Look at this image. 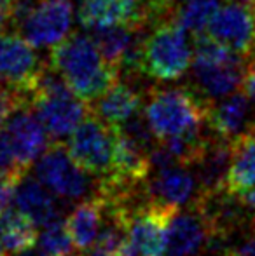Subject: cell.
<instances>
[{"instance_id": "cell-1", "label": "cell", "mask_w": 255, "mask_h": 256, "mask_svg": "<svg viewBox=\"0 0 255 256\" xmlns=\"http://www.w3.org/2000/svg\"><path fill=\"white\" fill-rule=\"evenodd\" d=\"M49 66L62 75L77 98L95 103L119 78V68L100 52L91 35L74 34L53 48Z\"/></svg>"}, {"instance_id": "cell-2", "label": "cell", "mask_w": 255, "mask_h": 256, "mask_svg": "<svg viewBox=\"0 0 255 256\" xmlns=\"http://www.w3.org/2000/svg\"><path fill=\"white\" fill-rule=\"evenodd\" d=\"M208 103L192 89H157L149 94L143 115L159 143L177 136L201 134L206 124Z\"/></svg>"}, {"instance_id": "cell-3", "label": "cell", "mask_w": 255, "mask_h": 256, "mask_svg": "<svg viewBox=\"0 0 255 256\" xmlns=\"http://www.w3.org/2000/svg\"><path fill=\"white\" fill-rule=\"evenodd\" d=\"M28 104L53 142L63 140L74 132V129L91 114L88 103L72 92L67 82L51 66L44 70L37 82V88L28 98Z\"/></svg>"}, {"instance_id": "cell-4", "label": "cell", "mask_w": 255, "mask_h": 256, "mask_svg": "<svg viewBox=\"0 0 255 256\" xmlns=\"http://www.w3.org/2000/svg\"><path fill=\"white\" fill-rule=\"evenodd\" d=\"M192 56L187 32L175 20L163 21L143 37L140 74L161 82L178 80L192 66Z\"/></svg>"}, {"instance_id": "cell-5", "label": "cell", "mask_w": 255, "mask_h": 256, "mask_svg": "<svg viewBox=\"0 0 255 256\" xmlns=\"http://www.w3.org/2000/svg\"><path fill=\"white\" fill-rule=\"evenodd\" d=\"M67 152L74 162L95 178H107L112 169L114 128L89 114L68 136Z\"/></svg>"}, {"instance_id": "cell-6", "label": "cell", "mask_w": 255, "mask_h": 256, "mask_svg": "<svg viewBox=\"0 0 255 256\" xmlns=\"http://www.w3.org/2000/svg\"><path fill=\"white\" fill-rule=\"evenodd\" d=\"M46 68L48 64L42 63L35 48L20 32L0 35V77L23 103H28Z\"/></svg>"}, {"instance_id": "cell-7", "label": "cell", "mask_w": 255, "mask_h": 256, "mask_svg": "<svg viewBox=\"0 0 255 256\" xmlns=\"http://www.w3.org/2000/svg\"><path fill=\"white\" fill-rule=\"evenodd\" d=\"M34 171L35 178L63 200L82 199L91 188L89 174L75 164L62 143L53 142L34 164Z\"/></svg>"}, {"instance_id": "cell-8", "label": "cell", "mask_w": 255, "mask_h": 256, "mask_svg": "<svg viewBox=\"0 0 255 256\" xmlns=\"http://www.w3.org/2000/svg\"><path fill=\"white\" fill-rule=\"evenodd\" d=\"M178 208L149 199L128 216V237L138 256H166L168 232Z\"/></svg>"}, {"instance_id": "cell-9", "label": "cell", "mask_w": 255, "mask_h": 256, "mask_svg": "<svg viewBox=\"0 0 255 256\" xmlns=\"http://www.w3.org/2000/svg\"><path fill=\"white\" fill-rule=\"evenodd\" d=\"M206 34L243 58L255 42V0H225L217 9Z\"/></svg>"}, {"instance_id": "cell-10", "label": "cell", "mask_w": 255, "mask_h": 256, "mask_svg": "<svg viewBox=\"0 0 255 256\" xmlns=\"http://www.w3.org/2000/svg\"><path fill=\"white\" fill-rule=\"evenodd\" d=\"M74 24L72 0H41L18 28L35 49L55 48L68 37Z\"/></svg>"}, {"instance_id": "cell-11", "label": "cell", "mask_w": 255, "mask_h": 256, "mask_svg": "<svg viewBox=\"0 0 255 256\" xmlns=\"http://www.w3.org/2000/svg\"><path fill=\"white\" fill-rule=\"evenodd\" d=\"M6 131L13 143L18 168L25 172H28V169L53 143L49 132L28 103H21L11 114L6 120Z\"/></svg>"}, {"instance_id": "cell-12", "label": "cell", "mask_w": 255, "mask_h": 256, "mask_svg": "<svg viewBox=\"0 0 255 256\" xmlns=\"http://www.w3.org/2000/svg\"><path fill=\"white\" fill-rule=\"evenodd\" d=\"M206 124L217 138L232 143L245 132L255 131V103L238 89L232 94L208 103Z\"/></svg>"}, {"instance_id": "cell-13", "label": "cell", "mask_w": 255, "mask_h": 256, "mask_svg": "<svg viewBox=\"0 0 255 256\" xmlns=\"http://www.w3.org/2000/svg\"><path fill=\"white\" fill-rule=\"evenodd\" d=\"M215 239L210 225L197 206L191 211H177L170 223L166 256H196Z\"/></svg>"}, {"instance_id": "cell-14", "label": "cell", "mask_w": 255, "mask_h": 256, "mask_svg": "<svg viewBox=\"0 0 255 256\" xmlns=\"http://www.w3.org/2000/svg\"><path fill=\"white\" fill-rule=\"evenodd\" d=\"M241 58L234 56L213 64H192L194 91L210 103L238 91L246 68Z\"/></svg>"}, {"instance_id": "cell-15", "label": "cell", "mask_w": 255, "mask_h": 256, "mask_svg": "<svg viewBox=\"0 0 255 256\" xmlns=\"http://www.w3.org/2000/svg\"><path fill=\"white\" fill-rule=\"evenodd\" d=\"M13 204L41 228L62 218V209L55 194L37 178L28 176V172L18 182Z\"/></svg>"}, {"instance_id": "cell-16", "label": "cell", "mask_w": 255, "mask_h": 256, "mask_svg": "<svg viewBox=\"0 0 255 256\" xmlns=\"http://www.w3.org/2000/svg\"><path fill=\"white\" fill-rule=\"evenodd\" d=\"M197 180L187 166H173L163 171H156L150 182L147 180L145 192L149 194V199L180 208L197 199Z\"/></svg>"}, {"instance_id": "cell-17", "label": "cell", "mask_w": 255, "mask_h": 256, "mask_svg": "<svg viewBox=\"0 0 255 256\" xmlns=\"http://www.w3.org/2000/svg\"><path fill=\"white\" fill-rule=\"evenodd\" d=\"M74 244L79 251H88L95 246L98 234L105 223V200L100 194L81 200L65 220Z\"/></svg>"}, {"instance_id": "cell-18", "label": "cell", "mask_w": 255, "mask_h": 256, "mask_svg": "<svg viewBox=\"0 0 255 256\" xmlns=\"http://www.w3.org/2000/svg\"><path fill=\"white\" fill-rule=\"evenodd\" d=\"M91 112L105 124L119 128L142 112V96L131 86L116 82L105 94L96 100Z\"/></svg>"}, {"instance_id": "cell-19", "label": "cell", "mask_w": 255, "mask_h": 256, "mask_svg": "<svg viewBox=\"0 0 255 256\" xmlns=\"http://www.w3.org/2000/svg\"><path fill=\"white\" fill-rule=\"evenodd\" d=\"M255 185V131L245 132L232 142L227 192L241 196Z\"/></svg>"}, {"instance_id": "cell-20", "label": "cell", "mask_w": 255, "mask_h": 256, "mask_svg": "<svg viewBox=\"0 0 255 256\" xmlns=\"http://www.w3.org/2000/svg\"><path fill=\"white\" fill-rule=\"evenodd\" d=\"M37 237V225L16 208H7L0 212V242L7 254H16L34 248Z\"/></svg>"}, {"instance_id": "cell-21", "label": "cell", "mask_w": 255, "mask_h": 256, "mask_svg": "<svg viewBox=\"0 0 255 256\" xmlns=\"http://www.w3.org/2000/svg\"><path fill=\"white\" fill-rule=\"evenodd\" d=\"M138 32L135 28L128 26H109V28H98V30H93V40L98 46L100 52L103 54L109 63L116 64L117 68L121 66L124 56L129 51L131 44L135 42ZM121 70V68H119Z\"/></svg>"}, {"instance_id": "cell-22", "label": "cell", "mask_w": 255, "mask_h": 256, "mask_svg": "<svg viewBox=\"0 0 255 256\" xmlns=\"http://www.w3.org/2000/svg\"><path fill=\"white\" fill-rule=\"evenodd\" d=\"M218 7H220L218 0H185L173 12V20L187 34L199 35L206 32L208 24H210L211 18L215 16Z\"/></svg>"}, {"instance_id": "cell-23", "label": "cell", "mask_w": 255, "mask_h": 256, "mask_svg": "<svg viewBox=\"0 0 255 256\" xmlns=\"http://www.w3.org/2000/svg\"><path fill=\"white\" fill-rule=\"evenodd\" d=\"M37 244L39 250L48 256H68L75 248L67 222L62 218L42 226L41 236L37 237Z\"/></svg>"}, {"instance_id": "cell-24", "label": "cell", "mask_w": 255, "mask_h": 256, "mask_svg": "<svg viewBox=\"0 0 255 256\" xmlns=\"http://www.w3.org/2000/svg\"><path fill=\"white\" fill-rule=\"evenodd\" d=\"M25 174L23 172H0V212L6 211L7 208H11V204L14 202L18 182Z\"/></svg>"}, {"instance_id": "cell-25", "label": "cell", "mask_w": 255, "mask_h": 256, "mask_svg": "<svg viewBox=\"0 0 255 256\" xmlns=\"http://www.w3.org/2000/svg\"><path fill=\"white\" fill-rule=\"evenodd\" d=\"M0 172H23L18 168L13 143L6 129H0Z\"/></svg>"}, {"instance_id": "cell-26", "label": "cell", "mask_w": 255, "mask_h": 256, "mask_svg": "<svg viewBox=\"0 0 255 256\" xmlns=\"http://www.w3.org/2000/svg\"><path fill=\"white\" fill-rule=\"evenodd\" d=\"M23 103V100L16 94L11 88L4 89L0 86V126L6 124V120L11 117L14 110Z\"/></svg>"}, {"instance_id": "cell-27", "label": "cell", "mask_w": 255, "mask_h": 256, "mask_svg": "<svg viewBox=\"0 0 255 256\" xmlns=\"http://www.w3.org/2000/svg\"><path fill=\"white\" fill-rule=\"evenodd\" d=\"M241 89L246 94V98L252 103H255V61H250L245 68V75L241 80Z\"/></svg>"}, {"instance_id": "cell-28", "label": "cell", "mask_w": 255, "mask_h": 256, "mask_svg": "<svg viewBox=\"0 0 255 256\" xmlns=\"http://www.w3.org/2000/svg\"><path fill=\"white\" fill-rule=\"evenodd\" d=\"M229 256H255V237L239 244V248L229 251Z\"/></svg>"}, {"instance_id": "cell-29", "label": "cell", "mask_w": 255, "mask_h": 256, "mask_svg": "<svg viewBox=\"0 0 255 256\" xmlns=\"http://www.w3.org/2000/svg\"><path fill=\"white\" fill-rule=\"evenodd\" d=\"M238 197L241 199V202L245 204L246 208H250V209H253V211H255V185L250 190H246L245 194L238 196Z\"/></svg>"}, {"instance_id": "cell-30", "label": "cell", "mask_w": 255, "mask_h": 256, "mask_svg": "<svg viewBox=\"0 0 255 256\" xmlns=\"http://www.w3.org/2000/svg\"><path fill=\"white\" fill-rule=\"evenodd\" d=\"M7 24H9V10H7L6 6V7H0V35L4 34Z\"/></svg>"}, {"instance_id": "cell-31", "label": "cell", "mask_w": 255, "mask_h": 256, "mask_svg": "<svg viewBox=\"0 0 255 256\" xmlns=\"http://www.w3.org/2000/svg\"><path fill=\"white\" fill-rule=\"evenodd\" d=\"M84 256H117L116 253H110V251H105V250H100V248L93 246L91 250L84 251Z\"/></svg>"}, {"instance_id": "cell-32", "label": "cell", "mask_w": 255, "mask_h": 256, "mask_svg": "<svg viewBox=\"0 0 255 256\" xmlns=\"http://www.w3.org/2000/svg\"><path fill=\"white\" fill-rule=\"evenodd\" d=\"M11 256H48L46 253H42L41 250H34V248H30V250L27 251H21V253H16V254H11Z\"/></svg>"}, {"instance_id": "cell-33", "label": "cell", "mask_w": 255, "mask_h": 256, "mask_svg": "<svg viewBox=\"0 0 255 256\" xmlns=\"http://www.w3.org/2000/svg\"><path fill=\"white\" fill-rule=\"evenodd\" d=\"M161 2H163V4H166L168 7H171V9H173V7H175V4H177V2H180V0H161Z\"/></svg>"}, {"instance_id": "cell-34", "label": "cell", "mask_w": 255, "mask_h": 256, "mask_svg": "<svg viewBox=\"0 0 255 256\" xmlns=\"http://www.w3.org/2000/svg\"><path fill=\"white\" fill-rule=\"evenodd\" d=\"M0 256H7V251H6V250H4L2 242H0Z\"/></svg>"}, {"instance_id": "cell-35", "label": "cell", "mask_w": 255, "mask_h": 256, "mask_svg": "<svg viewBox=\"0 0 255 256\" xmlns=\"http://www.w3.org/2000/svg\"><path fill=\"white\" fill-rule=\"evenodd\" d=\"M250 56H253V61H255V42H253V48H252V54Z\"/></svg>"}, {"instance_id": "cell-36", "label": "cell", "mask_w": 255, "mask_h": 256, "mask_svg": "<svg viewBox=\"0 0 255 256\" xmlns=\"http://www.w3.org/2000/svg\"><path fill=\"white\" fill-rule=\"evenodd\" d=\"M7 4H6V0H0V7H6Z\"/></svg>"}, {"instance_id": "cell-37", "label": "cell", "mask_w": 255, "mask_h": 256, "mask_svg": "<svg viewBox=\"0 0 255 256\" xmlns=\"http://www.w3.org/2000/svg\"><path fill=\"white\" fill-rule=\"evenodd\" d=\"M14 2V0H6V4H7V6H9V4H13Z\"/></svg>"}, {"instance_id": "cell-38", "label": "cell", "mask_w": 255, "mask_h": 256, "mask_svg": "<svg viewBox=\"0 0 255 256\" xmlns=\"http://www.w3.org/2000/svg\"><path fill=\"white\" fill-rule=\"evenodd\" d=\"M68 256H75V254H68Z\"/></svg>"}, {"instance_id": "cell-39", "label": "cell", "mask_w": 255, "mask_h": 256, "mask_svg": "<svg viewBox=\"0 0 255 256\" xmlns=\"http://www.w3.org/2000/svg\"><path fill=\"white\" fill-rule=\"evenodd\" d=\"M224 256H229V254H224Z\"/></svg>"}]
</instances>
